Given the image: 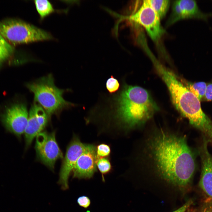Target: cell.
Instances as JSON below:
<instances>
[{
	"label": "cell",
	"instance_id": "24",
	"mask_svg": "<svg viewBox=\"0 0 212 212\" xmlns=\"http://www.w3.org/2000/svg\"><path fill=\"white\" fill-rule=\"evenodd\" d=\"M193 203V200L191 199L190 200L186 202L181 207L172 212H185Z\"/></svg>",
	"mask_w": 212,
	"mask_h": 212
},
{
	"label": "cell",
	"instance_id": "12",
	"mask_svg": "<svg viewBox=\"0 0 212 212\" xmlns=\"http://www.w3.org/2000/svg\"><path fill=\"white\" fill-rule=\"evenodd\" d=\"M183 19H195L207 21L212 16V13H205L199 9L195 1L178 0Z\"/></svg>",
	"mask_w": 212,
	"mask_h": 212
},
{
	"label": "cell",
	"instance_id": "9",
	"mask_svg": "<svg viewBox=\"0 0 212 212\" xmlns=\"http://www.w3.org/2000/svg\"><path fill=\"white\" fill-rule=\"evenodd\" d=\"M87 144L82 143L74 135L67 149L62 164L59 174V183L64 188L68 187V180L76 162L85 150Z\"/></svg>",
	"mask_w": 212,
	"mask_h": 212
},
{
	"label": "cell",
	"instance_id": "2",
	"mask_svg": "<svg viewBox=\"0 0 212 212\" xmlns=\"http://www.w3.org/2000/svg\"><path fill=\"white\" fill-rule=\"evenodd\" d=\"M112 97L110 111L99 122L104 134L125 136L150 119L158 107L148 92L138 86L124 84Z\"/></svg>",
	"mask_w": 212,
	"mask_h": 212
},
{
	"label": "cell",
	"instance_id": "19",
	"mask_svg": "<svg viewBox=\"0 0 212 212\" xmlns=\"http://www.w3.org/2000/svg\"><path fill=\"white\" fill-rule=\"evenodd\" d=\"M12 51L11 46L0 34V64L8 57Z\"/></svg>",
	"mask_w": 212,
	"mask_h": 212
},
{
	"label": "cell",
	"instance_id": "11",
	"mask_svg": "<svg viewBox=\"0 0 212 212\" xmlns=\"http://www.w3.org/2000/svg\"><path fill=\"white\" fill-rule=\"evenodd\" d=\"M208 141L203 137V143L200 149L201 161V173L200 186L204 192L212 199V156L208 149Z\"/></svg>",
	"mask_w": 212,
	"mask_h": 212
},
{
	"label": "cell",
	"instance_id": "23",
	"mask_svg": "<svg viewBox=\"0 0 212 212\" xmlns=\"http://www.w3.org/2000/svg\"><path fill=\"white\" fill-rule=\"evenodd\" d=\"M203 99L207 101H212V83L207 85L206 92Z\"/></svg>",
	"mask_w": 212,
	"mask_h": 212
},
{
	"label": "cell",
	"instance_id": "14",
	"mask_svg": "<svg viewBox=\"0 0 212 212\" xmlns=\"http://www.w3.org/2000/svg\"><path fill=\"white\" fill-rule=\"evenodd\" d=\"M34 3L41 21L53 12L62 11L55 9L52 3L48 0H35Z\"/></svg>",
	"mask_w": 212,
	"mask_h": 212
},
{
	"label": "cell",
	"instance_id": "21",
	"mask_svg": "<svg viewBox=\"0 0 212 212\" xmlns=\"http://www.w3.org/2000/svg\"><path fill=\"white\" fill-rule=\"evenodd\" d=\"M106 86L108 92L110 93H113L118 90L120 87V84L117 80L112 75L107 80Z\"/></svg>",
	"mask_w": 212,
	"mask_h": 212
},
{
	"label": "cell",
	"instance_id": "20",
	"mask_svg": "<svg viewBox=\"0 0 212 212\" xmlns=\"http://www.w3.org/2000/svg\"><path fill=\"white\" fill-rule=\"evenodd\" d=\"M111 148L108 144L102 143L96 146L97 159L104 157H108L111 153Z\"/></svg>",
	"mask_w": 212,
	"mask_h": 212
},
{
	"label": "cell",
	"instance_id": "8",
	"mask_svg": "<svg viewBox=\"0 0 212 212\" xmlns=\"http://www.w3.org/2000/svg\"><path fill=\"white\" fill-rule=\"evenodd\" d=\"M29 114L25 104L17 103L6 109L1 116V120L7 131L20 137L24 132Z\"/></svg>",
	"mask_w": 212,
	"mask_h": 212
},
{
	"label": "cell",
	"instance_id": "18",
	"mask_svg": "<svg viewBox=\"0 0 212 212\" xmlns=\"http://www.w3.org/2000/svg\"><path fill=\"white\" fill-rule=\"evenodd\" d=\"M182 19L183 18L178 0L174 1L173 3L171 14L166 23V26L171 25Z\"/></svg>",
	"mask_w": 212,
	"mask_h": 212
},
{
	"label": "cell",
	"instance_id": "6",
	"mask_svg": "<svg viewBox=\"0 0 212 212\" xmlns=\"http://www.w3.org/2000/svg\"><path fill=\"white\" fill-rule=\"evenodd\" d=\"M107 11L118 17L119 22L127 19L142 25L152 40L156 43H158L165 32L161 25L159 17L151 7L148 0L143 1L139 9L129 16L120 15L109 9L107 10Z\"/></svg>",
	"mask_w": 212,
	"mask_h": 212
},
{
	"label": "cell",
	"instance_id": "25",
	"mask_svg": "<svg viewBox=\"0 0 212 212\" xmlns=\"http://www.w3.org/2000/svg\"><path fill=\"white\" fill-rule=\"evenodd\" d=\"M202 212H212V206H208L204 208Z\"/></svg>",
	"mask_w": 212,
	"mask_h": 212
},
{
	"label": "cell",
	"instance_id": "4",
	"mask_svg": "<svg viewBox=\"0 0 212 212\" xmlns=\"http://www.w3.org/2000/svg\"><path fill=\"white\" fill-rule=\"evenodd\" d=\"M26 85L34 94V102L44 109L49 120L52 115H54L59 117L63 110L75 106V104L64 99L63 95L68 90L57 87L51 74L28 82Z\"/></svg>",
	"mask_w": 212,
	"mask_h": 212
},
{
	"label": "cell",
	"instance_id": "1",
	"mask_svg": "<svg viewBox=\"0 0 212 212\" xmlns=\"http://www.w3.org/2000/svg\"><path fill=\"white\" fill-rule=\"evenodd\" d=\"M131 168L145 172L184 191L196 169L195 158L186 137L161 127L148 130L132 155Z\"/></svg>",
	"mask_w": 212,
	"mask_h": 212
},
{
	"label": "cell",
	"instance_id": "15",
	"mask_svg": "<svg viewBox=\"0 0 212 212\" xmlns=\"http://www.w3.org/2000/svg\"><path fill=\"white\" fill-rule=\"evenodd\" d=\"M148 1L160 19L163 18L165 16L168 9L170 5V1L168 0H148Z\"/></svg>",
	"mask_w": 212,
	"mask_h": 212
},
{
	"label": "cell",
	"instance_id": "10",
	"mask_svg": "<svg viewBox=\"0 0 212 212\" xmlns=\"http://www.w3.org/2000/svg\"><path fill=\"white\" fill-rule=\"evenodd\" d=\"M96 146L87 144L86 148L77 160L72 173L74 178L90 179L97 172Z\"/></svg>",
	"mask_w": 212,
	"mask_h": 212
},
{
	"label": "cell",
	"instance_id": "5",
	"mask_svg": "<svg viewBox=\"0 0 212 212\" xmlns=\"http://www.w3.org/2000/svg\"><path fill=\"white\" fill-rule=\"evenodd\" d=\"M0 34L14 44L29 43L54 39L48 32L21 20L8 19L0 23Z\"/></svg>",
	"mask_w": 212,
	"mask_h": 212
},
{
	"label": "cell",
	"instance_id": "16",
	"mask_svg": "<svg viewBox=\"0 0 212 212\" xmlns=\"http://www.w3.org/2000/svg\"><path fill=\"white\" fill-rule=\"evenodd\" d=\"M207 86L205 82H199L188 83L186 86L200 101L204 97Z\"/></svg>",
	"mask_w": 212,
	"mask_h": 212
},
{
	"label": "cell",
	"instance_id": "13",
	"mask_svg": "<svg viewBox=\"0 0 212 212\" xmlns=\"http://www.w3.org/2000/svg\"><path fill=\"white\" fill-rule=\"evenodd\" d=\"M44 129L37 118L34 109L32 106L24 132L26 148L30 146L34 138L42 132Z\"/></svg>",
	"mask_w": 212,
	"mask_h": 212
},
{
	"label": "cell",
	"instance_id": "17",
	"mask_svg": "<svg viewBox=\"0 0 212 212\" xmlns=\"http://www.w3.org/2000/svg\"><path fill=\"white\" fill-rule=\"evenodd\" d=\"M96 165L102 175V180L105 181L104 175L110 173L112 170V166L109 157L100 158L97 160Z\"/></svg>",
	"mask_w": 212,
	"mask_h": 212
},
{
	"label": "cell",
	"instance_id": "7",
	"mask_svg": "<svg viewBox=\"0 0 212 212\" xmlns=\"http://www.w3.org/2000/svg\"><path fill=\"white\" fill-rule=\"evenodd\" d=\"M38 159L52 170L58 159L63 158L62 153L56 141L55 132H41L36 137L35 146Z\"/></svg>",
	"mask_w": 212,
	"mask_h": 212
},
{
	"label": "cell",
	"instance_id": "3",
	"mask_svg": "<svg viewBox=\"0 0 212 212\" xmlns=\"http://www.w3.org/2000/svg\"><path fill=\"white\" fill-rule=\"evenodd\" d=\"M152 62L167 85L172 102L178 110L194 127L204 123L208 117L202 110L200 101L157 59Z\"/></svg>",
	"mask_w": 212,
	"mask_h": 212
},
{
	"label": "cell",
	"instance_id": "22",
	"mask_svg": "<svg viewBox=\"0 0 212 212\" xmlns=\"http://www.w3.org/2000/svg\"><path fill=\"white\" fill-rule=\"evenodd\" d=\"M77 202L80 206L85 208H88L91 203L90 198L86 196L79 197L77 199Z\"/></svg>",
	"mask_w": 212,
	"mask_h": 212
}]
</instances>
